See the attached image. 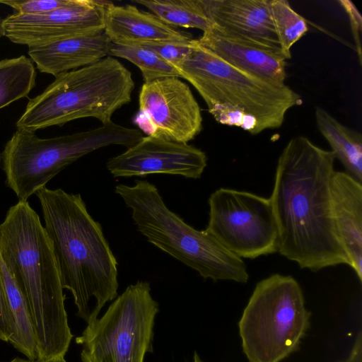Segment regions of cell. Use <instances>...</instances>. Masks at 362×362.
Masks as SVG:
<instances>
[{"label":"cell","instance_id":"obj_18","mask_svg":"<svg viewBox=\"0 0 362 362\" xmlns=\"http://www.w3.org/2000/svg\"><path fill=\"white\" fill-rule=\"evenodd\" d=\"M333 218L350 267L362 281V183L334 171L330 183Z\"/></svg>","mask_w":362,"mask_h":362},{"label":"cell","instance_id":"obj_28","mask_svg":"<svg viewBox=\"0 0 362 362\" xmlns=\"http://www.w3.org/2000/svg\"><path fill=\"white\" fill-rule=\"evenodd\" d=\"M14 322L6 297L0 275V340L9 342L14 333Z\"/></svg>","mask_w":362,"mask_h":362},{"label":"cell","instance_id":"obj_22","mask_svg":"<svg viewBox=\"0 0 362 362\" xmlns=\"http://www.w3.org/2000/svg\"><path fill=\"white\" fill-rule=\"evenodd\" d=\"M35 80L34 64L25 55L0 61V109L27 97Z\"/></svg>","mask_w":362,"mask_h":362},{"label":"cell","instance_id":"obj_26","mask_svg":"<svg viewBox=\"0 0 362 362\" xmlns=\"http://www.w3.org/2000/svg\"><path fill=\"white\" fill-rule=\"evenodd\" d=\"M194 39L189 42H165L143 45L150 49L168 64L176 66L192 50Z\"/></svg>","mask_w":362,"mask_h":362},{"label":"cell","instance_id":"obj_16","mask_svg":"<svg viewBox=\"0 0 362 362\" xmlns=\"http://www.w3.org/2000/svg\"><path fill=\"white\" fill-rule=\"evenodd\" d=\"M104 32L112 44L143 46L165 42H189V33L160 21L154 14L135 6L109 2L105 9Z\"/></svg>","mask_w":362,"mask_h":362},{"label":"cell","instance_id":"obj_9","mask_svg":"<svg viewBox=\"0 0 362 362\" xmlns=\"http://www.w3.org/2000/svg\"><path fill=\"white\" fill-rule=\"evenodd\" d=\"M158 302L150 284L139 281L128 286L100 318L88 323L76 343L82 362H144L153 351Z\"/></svg>","mask_w":362,"mask_h":362},{"label":"cell","instance_id":"obj_25","mask_svg":"<svg viewBox=\"0 0 362 362\" xmlns=\"http://www.w3.org/2000/svg\"><path fill=\"white\" fill-rule=\"evenodd\" d=\"M71 0H27V1H0V3L12 7L16 12L22 14L40 15L47 13L63 7Z\"/></svg>","mask_w":362,"mask_h":362},{"label":"cell","instance_id":"obj_14","mask_svg":"<svg viewBox=\"0 0 362 362\" xmlns=\"http://www.w3.org/2000/svg\"><path fill=\"white\" fill-rule=\"evenodd\" d=\"M201 1L213 25L285 57L272 20L269 0Z\"/></svg>","mask_w":362,"mask_h":362},{"label":"cell","instance_id":"obj_20","mask_svg":"<svg viewBox=\"0 0 362 362\" xmlns=\"http://www.w3.org/2000/svg\"><path fill=\"white\" fill-rule=\"evenodd\" d=\"M0 275L8 305L14 322V333L9 342L28 359L37 360L38 351L28 300L6 267L0 254Z\"/></svg>","mask_w":362,"mask_h":362},{"label":"cell","instance_id":"obj_12","mask_svg":"<svg viewBox=\"0 0 362 362\" xmlns=\"http://www.w3.org/2000/svg\"><path fill=\"white\" fill-rule=\"evenodd\" d=\"M109 2L71 0L69 4L45 14L14 12L1 20V34L13 43L30 47L73 35L103 30Z\"/></svg>","mask_w":362,"mask_h":362},{"label":"cell","instance_id":"obj_21","mask_svg":"<svg viewBox=\"0 0 362 362\" xmlns=\"http://www.w3.org/2000/svg\"><path fill=\"white\" fill-rule=\"evenodd\" d=\"M165 24L205 32L211 26L201 0H134Z\"/></svg>","mask_w":362,"mask_h":362},{"label":"cell","instance_id":"obj_24","mask_svg":"<svg viewBox=\"0 0 362 362\" xmlns=\"http://www.w3.org/2000/svg\"><path fill=\"white\" fill-rule=\"evenodd\" d=\"M109 56L119 57L135 64L140 69L144 83L165 77L182 78L175 66L144 46L119 45L111 42Z\"/></svg>","mask_w":362,"mask_h":362},{"label":"cell","instance_id":"obj_30","mask_svg":"<svg viewBox=\"0 0 362 362\" xmlns=\"http://www.w3.org/2000/svg\"><path fill=\"white\" fill-rule=\"evenodd\" d=\"M8 362H52V361H40V360H30V359H25V358H19V357H16L14 358L13 359L11 360L10 361H8Z\"/></svg>","mask_w":362,"mask_h":362},{"label":"cell","instance_id":"obj_15","mask_svg":"<svg viewBox=\"0 0 362 362\" xmlns=\"http://www.w3.org/2000/svg\"><path fill=\"white\" fill-rule=\"evenodd\" d=\"M230 65L259 78L283 83L286 77V59L213 25L197 40Z\"/></svg>","mask_w":362,"mask_h":362},{"label":"cell","instance_id":"obj_13","mask_svg":"<svg viewBox=\"0 0 362 362\" xmlns=\"http://www.w3.org/2000/svg\"><path fill=\"white\" fill-rule=\"evenodd\" d=\"M206 165V153L192 145L146 136L109 159L107 168L115 177L169 174L198 179Z\"/></svg>","mask_w":362,"mask_h":362},{"label":"cell","instance_id":"obj_1","mask_svg":"<svg viewBox=\"0 0 362 362\" xmlns=\"http://www.w3.org/2000/svg\"><path fill=\"white\" fill-rule=\"evenodd\" d=\"M334 160L331 151L307 137L292 138L279 157L269 198L277 226V252L314 272L350 266L333 218Z\"/></svg>","mask_w":362,"mask_h":362},{"label":"cell","instance_id":"obj_6","mask_svg":"<svg viewBox=\"0 0 362 362\" xmlns=\"http://www.w3.org/2000/svg\"><path fill=\"white\" fill-rule=\"evenodd\" d=\"M134 86L132 73L107 56L56 76L42 93L29 100L16 129L35 132L86 117L107 124L117 110L131 101Z\"/></svg>","mask_w":362,"mask_h":362},{"label":"cell","instance_id":"obj_8","mask_svg":"<svg viewBox=\"0 0 362 362\" xmlns=\"http://www.w3.org/2000/svg\"><path fill=\"white\" fill-rule=\"evenodd\" d=\"M303 290L291 276L258 281L238 322L249 362H281L296 351L310 326Z\"/></svg>","mask_w":362,"mask_h":362},{"label":"cell","instance_id":"obj_11","mask_svg":"<svg viewBox=\"0 0 362 362\" xmlns=\"http://www.w3.org/2000/svg\"><path fill=\"white\" fill-rule=\"evenodd\" d=\"M134 123L147 136L188 143L202 129L200 107L178 77L144 83Z\"/></svg>","mask_w":362,"mask_h":362},{"label":"cell","instance_id":"obj_27","mask_svg":"<svg viewBox=\"0 0 362 362\" xmlns=\"http://www.w3.org/2000/svg\"><path fill=\"white\" fill-rule=\"evenodd\" d=\"M338 2L341 4V7L346 11L349 23L351 29L353 34V37L355 42V46L358 58L360 64L362 62V52L361 44V33L362 31V17L361 15L354 4V3L349 0H339Z\"/></svg>","mask_w":362,"mask_h":362},{"label":"cell","instance_id":"obj_29","mask_svg":"<svg viewBox=\"0 0 362 362\" xmlns=\"http://www.w3.org/2000/svg\"><path fill=\"white\" fill-rule=\"evenodd\" d=\"M337 362H362V332L360 330L349 356Z\"/></svg>","mask_w":362,"mask_h":362},{"label":"cell","instance_id":"obj_19","mask_svg":"<svg viewBox=\"0 0 362 362\" xmlns=\"http://www.w3.org/2000/svg\"><path fill=\"white\" fill-rule=\"evenodd\" d=\"M317 127L331 147L335 159L340 161L345 173L362 183V135L344 126L327 110L316 107Z\"/></svg>","mask_w":362,"mask_h":362},{"label":"cell","instance_id":"obj_4","mask_svg":"<svg viewBox=\"0 0 362 362\" xmlns=\"http://www.w3.org/2000/svg\"><path fill=\"white\" fill-rule=\"evenodd\" d=\"M175 68L197 90L217 122L252 135L281 127L287 112L303 103L301 96L285 83L238 69L197 40Z\"/></svg>","mask_w":362,"mask_h":362},{"label":"cell","instance_id":"obj_3","mask_svg":"<svg viewBox=\"0 0 362 362\" xmlns=\"http://www.w3.org/2000/svg\"><path fill=\"white\" fill-rule=\"evenodd\" d=\"M0 254L28 300L37 360L66 362L73 334L64 288L50 240L28 201L11 206L0 223Z\"/></svg>","mask_w":362,"mask_h":362},{"label":"cell","instance_id":"obj_7","mask_svg":"<svg viewBox=\"0 0 362 362\" xmlns=\"http://www.w3.org/2000/svg\"><path fill=\"white\" fill-rule=\"evenodd\" d=\"M143 135L112 121L95 129L48 139L16 129L0 153L6 184L19 201L45 187L60 171L81 157L111 145L128 148Z\"/></svg>","mask_w":362,"mask_h":362},{"label":"cell","instance_id":"obj_10","mask_svg":"<svg viewBox=\"0 0 362 362\" xmlns=\"http://www.w3.org/2000/svg\"><path fill=\"white\" fill-rule=\"evenodd\" d=\"M206 228L240 258L255 259L277 252L278 230L269 198L229 188L209 197Z\"/></svg>","mask_w":362,"mask_h":362},{"label":"cell","instance_id":"obj_31","mask_svg":"<svg viewBox=\"0 0 362 362\" xmlns=\"http://www.w3.org/2000/svg\"><path fill=\"white\" fill-rule=\"evenodd\" d=\"M192 362H204L201 358L199 356L198 354L197 353V351H194V356H193V360H192Z\"/></svg>","mask_w":362,"mask_h":362},{"label":"cell","instance_id":"obj_23","mask_svg":"<svg viewBox=\"0 0 362 362\" xmlns=\"http://www.w3.org/2000/svg\"><path fill=\"white\" fill-rule=\"evenodd\" d=\"M269 9L281 51L288 59L292 46L308 31V23L286 0H269Z\"/></svg>","mask_w":362,"mask_h":362},{"label":"cell","instance_id":"obj_32","mask_svg":"<svg viewBox=\"0 0 362 362\" xmlns=\"http://www.w3.org/2000/svg\"><path fill=\"white\" fill-rule=\"evenodd\" d=\"M1 20H2V19H1V17H0V25H1ZM1 29H0V37H1Z\"/></svg>","mask_w":362,"mask_h":362},{"label":"cell","instance_id":"obj_17","mask_svg":"<svg viewBox=\"0 0 362 362\" xmlns=\"http://www.w3.org/2000/svg\"><path fill=\"white\" fill-rule=\"evenodd\" d=\"M111 42L104 30L67 36L28 47V54L37 69L54 76L75 70L109 56Z\"/></svg>","mask_w":362,"mask_h":362},{"label":"cell","instance_id":"obj_2","mask_svg":"<svg viewBox=\"0 0 362 362\" xmlns=\"http://www.w3.org/2000/svg\"><path fill=\"white\" fill-rule=\"evenodd\" d=\"M36 195L62 287L71 293L77 316L88 324L117 297V261L80 194L45 186Z\"/></svg>","mask_w":362,"mask_h":362},{"label":"cell","instance_id":"obj_5","mask_svg":"<svg viewBox=\"0 0 362 362\" xmlns=\"http://www.w3.org/2000/svg\"><path fill=\"white\" fill-rule=\"evenodd\" d=\"M115 193L131 209L138 230L151 244L197 271L204 279L247 282L249 274L243 259L206 230L194 228L169 209L156 185L136 180L133 186L117 185Z\"/></svg>","mask_w":362,"mask_h":362}]
</instances>
